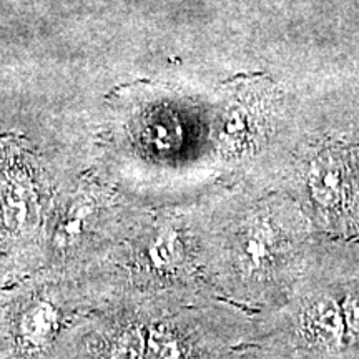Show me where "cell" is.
Returning <instances> with one entry per match:
<instances>
[{"label":"cell","mask_w":359,"mask_h":359,"mask_svg":"<svg viewBox=\"0 0 359 359\" xmlns=\"http://www.w3.org/2000/svg\"><path fill=\"white\" fill-rule=\"evenodd\" d=\"M148 258L158 269L173 268L180 259V241L175 231H163L148 248Z\"/></svg>","instance_id":"obj_5"},{"label":"cell","mask_w":359,"mask_h":359,"mask_svg":"<svg viewBox=\"0 0 359 359\" xmlns=\"http://www.w3.org/2000/svg\"><path fill=\"white\" fill-rule=\"evenodd\" d=\"M309 188L318 208L330 217L346 215L359 200V156L346 147H327L309 170Z\"/></svg>","instance_id":"obj_1"},{"label":"cell","mask_w":359,"mask_h":359,"mask_svg":"<svg viewBox=\"0 0 359 359\" xmlns=\"http://www.w3.org/2000/svg\"><path fill=\"white\" fill-rule=\"evenodd\" d=\"M57 314L52 304L48 303H35L27 311L22 314L20 331L24 336L25 343L30 346H40L45 341L50 339L55 330Z\"/></svg>","instance_id":"obj_2"},{"label":"cell","mask_w":359,"mask_h":359,"mask_svg":"<svg viewBox=\"0 0 359 359\" xmlns=\"http://www.w3.org/2000/svg\"><path fill=\"white\" fill-rule=\"evenodd\" d=\"M145 359H187V356L177 336L160 326L147 336Z\"/></svg>","instance_id":"obj_4"},{"label":"cell","mask_w":359,"mask_h":359,"mask_svg":"<svg viewBox=\"0 0 359 359\" xmlns=\"http://www.w3.org/2000/svg\"><path fill=\"white\" fill-rule=\"evenodd\" d=\"M246 255L251 262L259 263L262 259L266 258L268 255V230H257L250 236L248 246H246Z\"/></svg>","instance_id":"obj_7"},{"label":"cell","mask_w":359,"mask_h":359,"mask_svg":"<svg viewBox=\"0 0 359 359\" xmlns=\"http://www.w3.org/2000/svg\"><path fill=\"white\" fill-rule=\"evenodd\" d=\"M308 333L323 343H334L343 334V318L334 303H320L304 318Z\"/></svg>","instance_id":"obj_3"},{"label":"cell","mask_w":359,"mask_h":359,"mask_svg":"<svg viewBox=\"0 0 359 359\" xmlns=\"http://www.w3.org/2000/svg\"><path fill=\"white\" fill-rule=\"evenodd\" d=\"M145 348L147 336L140 327H128L115 341L111 359H145Z\"/></svg>","instance_id":"obj_6"}]
</instances>
